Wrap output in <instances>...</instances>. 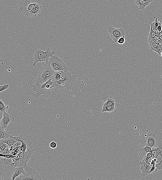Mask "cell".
<instances>
[{
    "label": "cell",
    "mask_w": 162,
    "mask_h": 180,
    "mask_svg": "<svg viewBox=\"0 0 162 180\" xmlns=\"http://www.w3.org/2000/svg\"><path fill=\"white\" fill-rule=\"evenodd\" d=\"M55 52L54 51H51L48 48L46 51H44L38 49L36 51L34 54V63L33 66H35L38 62H46V63L49 62L50 57H53Z\"/></svg>",
    "instance_id": "5b68a950"
},
{
    "label": "cell",
    "mask_w": 162,
    "mask_h": 180,
    "mask_svg": "<svg viewBox=\"0 0 162 180\" xmlns=\"http://www.w3.org/2000/svg\"><path fill=\"white\" fill-rule=\"evenodd\" d=\"M157 44L155 41H152L149 43V50L151 52L155 51L157 47Z\"/></svg>",
    "instance_id": "cb8c5ba5"
},
{
    "label": "cell",
    "mask_w": 162,
    "mask_h": 180,
    "mask_svg": "<svg viewBox=\"0 0 162 180\" xmlns=\"http://www.w3.org/2000/svg\"><path fill=\"white\" fill-rule=\"evenodd\" d=\"M76 79V75H72L70 71L55 72L52 78L53 90L57 93L65 89L71 90Z\"/></svg>",
    "instance_id": "6da1fadb"
},
{
    "label": "cell",
    "mask_w": 162,
    "mask_h": 180,
    "mask_svg": "<svg viewBox=\"0 0 162 180\" xmlns=\"http://www.w3.org/2000/svg\"><path fill=\"white\" fill-rule=\"evenodd\" d=\"M159 39L160 41H162V35L159 37Z\"/></svg>",
    "instance_id": "b9f144b4"
},
{
    "label": "cell",
    "mask_w": 162,
    "mask_h": 180,
    "mask_svg": "<svg viewBox=\"0 0 162 180\" xmlns=\"http://www.w3.org/2000/svg\"><path fill=\"white\" fill-rule=\"evenodd\" d=\"M152 148L149 146L146 145L145 147L140 149V152L141 154L143 156H145L147 155L148 152H151Z\"/></svg>",
    "instance_id": "ffe728a7"
},
{
    "label": "cell",
    "mask_w": 162,
    "mask_h": 180,
    "mask_svg": "<svg viewBox=\"0 0 162 180\" xmlns=\"http://www.w3.org/2000/svg\"><path fill=\"white\" fill-rule=\"evenodd\" d=\"M161 56L162 57V53H161Z\"/></svg>",
    "instance_id": "f6af8a7d"
},
{
    "label": "cell",
    "mask_w": 162,
    "mask_h": 180,
    "mask_svg": "<svg viewBox=\"0 0 162 180\" xmlns=\"http://www.w3.org/2000/svg\"><path fill=\"white\" fill-rule=\"evenodd\" d=\"M24 173L17 177L16 180H42L41 177L34 169L26 166L23 167Z\"/></svg>",
    "instance_id": "8992f818"
},
{
    "label": "cell",
    "mask_w": 162,
    "mask_h": 180,
    "mask_svg": "<svg viewBox=\"0 0 162 180\" xmlns=\"http://www.w3.org/2000/svg\"><path fill=\"white\" fill-rule=\"evenodd\" d=\"M55 71L52 68L49 62L46 63L42 68L37 79L35 82V84L42 85L44 83L52 79Z\"/></svg>",
    "instance_id": "277c9868"
},
{
    "label": "cell",
    "mask_w": 162,
    "mask_h": 180,
    "mask_svg": "<svg viewBox=\"0 0 162 180\" xmlns=\"http://www.w3.org/2000/svg\"><path fill=\"white\" fill-rule=\"evenodd\" d=\"M156 147H158V150L156 153L153 156V157L154 158H156V156L162 153V143L159 142L157 143V145L156 146Z\"/></svg>",
    "instance_id": "d4e9b609"
},
{
    "label": "cell",
    "mask_w": 162,
    "mask_h": 180,
    "mask_svg": "<svg viewBox=\"0 0 162 180\" xmlns=\"http://www.w3.org/2000/svg\"><path fill=\"white\" fill-rule=\"evenodd\" d=\"M155 167L158 170H162V153L156 156Z\"/></svg>",
    "instance_id": "ac0fdd59"
},
{
    "label": "cell",
    "mask_w": 162,
    "mask_h": 180,
    "mask_svg": "<svg viewBox=\"0 0 162 180\" xmlns=\"http://www.w3.org/2000/svg\"><path fill=\"white\" fill-rule=\"evenodd\" d=\"M104 106H115V102L112 97H110L108 98L107 101L103 105Z\"/></svg>",
    "instance_id": "44dd1931"
},
{
    "label": "cell",
    "mask_w": 162,
    "mask_h": 180,
    "mask_svg": "<svg viewBox=\"0 0 162 180\" xmlns=\"http://www.w3.org/2000/svg\"><path fill=\"white\" fill-rule=\"evenodd\" d=\"M160 40H157V41H155V43H156L157 44V45H158V44H159V43H160Z\"/></svg>",
    "instance_id": "ab89813d"
},
{
    "label": "cell",
    "mask_w": 162,
    "mask_h": 180,
    "mask_svg": "<svg viewBox=\"0 0 162 180\" xmlns=\"http://www.w3.org/2000/svg\"><path fill=\"white\" fill-rule=\"evenodd\" d=\"M9 85L8 84H6L3 86H0V92H1L5 90H7L9 88Z\"/></svg>",
    "instance_id": "d6a6232c"
},
{
    "label": "cell",
    "mask_w": 162,
    "mask_h": 180,
    "mask_svg": "<svg viewBox=\"0 0 162 180\" xmlns=\"http://www.w3.org/2000/svg\"><path fill=\"white\" fill-rule=\"evenodd\" d=\"M5 130L3 128L0 126V139H6L12 136V135L8 134Z\"/></svg>",
    "instance_id": "d6986e66"
},
{
    "label": "cell",
    "mask_w": 162,
    "mask_h": 180,
    "mask_svg": "<svg viewBox=\"0 0 162 180\" xmlns=\"http://www.w3.org/2000/svg\"><path fill=\"white\" fill-rule=\"evenodd\" d=\"M159 40V37L158 35H156L153 39V41H155Z\"/></svg>",
    "instance_id": "f35d334b"
},
{
    "label": "cell",
    "mask_w": 162,
    "mask_h": 180,
    "mask_svg": "<svg viewBox=\"0 0 162 180\" xmlns=\"http://www.w3.org/2000/svg\"><path fill=\"white\" fill-rule=\"evenodd\" d=\"M5 173L7 176L9 177L12 180H15L17 177L24 173V168L23 167H16Z\"/></svg>",
    "instance_id": "7c38bea8"
},
{
    "label": "cell",
    "mask_w": 162,
    "mask_h": 180,
    "mask_svg": "<svg viewBox=\"0 0 162 180\" xmlns=\"http://www.w3.org/2000/svg\"><path fill=\"white\" fill-rule=\"evenodd\" d=\"M157 29L158 33L162 31V25L161 21L160 22V24Z\"/></svg>",
    "instance_id": "74e56055"
},
{
    "label": "cell",
    "mask_w": 162,
    "mask_h": 180,
    "mask_svg": "<svg viewBox=\"0 0 162 180\" xmlns=\"http://www.w3.org/2000/svg\"><path fill=\"white\" fill-rule=\"evenodd\" d=\"M158 143L157 137L155 134L150 133L147 134L146 145L151 148L155 147Z\"/></svg>",
    "instance_id": "5bb4252c"
},
{
    "label": "cell",
    "mask_w": 162,
    "mask_h": 180,
    "mask_svg": "<svg viewBox=\"0 0 162 180\" xmlns=\"http://www.w3.org/2000/svg\"><path fill=\"white\" fill-rule=\"evenodd\" d=\"M137 6L141 10H145L146 6L153 2L152 1H146V0H134Z\"/></svg>",
    "instance_id": "2e32d148"
},
{
    "label": "cell",
    "mask_w": 162,
    "mask_h": 180,
    "mask_svg": "<svg viewBox=\"0 0 162 180\" xmlns=\"http://www.w3.org/2000/svg\"><path fill=\"white\" fill-rule=\"evenodd\" d=\"M22 145V143L21 142H20L19 140H18V141L16 143H15L14 145H13L10 147V151H11L15 148L19 147V146H21Z\"/></svg>",
    "instance_id": "83f0119b"
},
{
    "label": "cell",
    "mask_w": 162,
    "mask_h": 180,
    "mask_svg": "<svg viewBox=\"0 0 162 180\" xmlns=\"http://www.w3.org/2000/svg\"><path fill=\"white\" fill-rule=\"evenodd\" d=\"M155 52H156L157 53L159 56H161L162 53L161 46L158 45Z\"/></svg>",
    "instance_id": "836d02e7"
},
{
    "label": "cell",
    "mask_w": 162,
    "mask_h": 180,
    "mask_svg": "<svg viewBox=\"0 0 162 180\" xmlns=\"http://www.w3.org/2000/svg\"><path fill=\"white\" fill-rule=\"evenodd\" d=\"M9 108V106H6L4 101L1 100V101H0V111H1L0 113H3L4 112L7 111Z\"/></svg>",
    "instance_id": "603a6c76"
},
{
    "label": "cell",
    "mask_w": 162,
    "mask_h": 180,
    "mask_svg": "<svg viewBox=\"0 0 162 180\" xmlns=\"http://www.w3.org/2000/svg\"><path fill=\"white\" fill-rule=\"evenodd\" d=\"M18 141V137H14L12 136L6 139H1L0 140V144L5 143L8 145L9 147H10L14 145Z\"/></svg>",
    "instance_id": "9a60e30c"
},
{
    "label": "cell",
    "mask_w": 162,
    "mask_h": 180,
    "mask_svg": "<svg viewBox=\"0 0 162 180\" xmlns=\"http://www.w3.org/2000/svg\"><path fill=\"white\" fill-rule=\"evenodd\" d=\"M15 160L13 158H7L2 156L0 158L1 173L6 172L15 168Z\"/></svg>",
    "instance_id": "9c48e42d"
},
{
    "label": "cell",
    "mask_w": 162,
    "mask_h": 180,
    "mask_svg": "<svg viewBox=\"0 0 162 180\" xmlns=\"http://www.w3.org/2000/svg\"><path fill=\"white\" fill-rule=\"evenodd\" d=\"M151 148H152V150H151V153H152L153 156L157 152L158 148V147H152Z\"/></svg>",
    "instance_id": "8d00e7d4"
},
{
    "label": "cell",
    "mask_w": 162,
    "mask_h": 180,
    "mask_svg": "<svg viewBox=\"0 0 162 180\" xmlns=\"http://www.w3.org/2000/svg\"><path fill=\"white\" fill-rule=\"evenodd\" d=\"M110 36L112 40L117 42L118 39L122 36H125V32L122 28H116L110 26L108 28Z\"/></svg>",
    "instance_id": "8fae6325"
},
{
    "label": "cell",
    "mask_w": 162,
    "mask_h": 180,
    "mask_svg": "<svg viewBox=\"0 0 162 180\" xmlns=\"http://www.w3.org/2000/svg\"><path fill=\"white\" fill-rule=\"evenodd\" d=\"M20 146H19L16 148H15L14 149H13L11 152L10 154L13 155L14 156H17L20 152Z\"/></svg>",
    "instance_id": "4316f807"
},
{
    "label": "cell",
    "mask_w": 162,
    "mask_h": 180,
    "mask_svg": "<svg viewBox=\"0 0 162 180\" xmlns=\"http://www.w3.org/2000/svg\"><path fill=\"white\" fill-rule=\"evenodd\" d=\"M10 148L9 147H7L4 151L3 154H10L11 153V151L10 150Z\"/></svg>",
    "instance_id": "e575fe53"
},
{
    "label": "cell",
    "mask_w": 162,
    "mask_h": 180,
    "mask_svg": "<svg viewBox=\"0 0 162 180\" xmlns=\"http://www.w3.org/2000/svg\"><path fill=\"white\" fill-rule=\"evenodd\" d=\"M156 35L155 33H154L152 31H150V32L148 35V38L147 41L149 43L152 41L153 39Z\"/></svg>",
    "instance_id": "484cf974"
},
{
    "label": "cell",
    "mask_w": 162,
    "mask_h": 180,
    "mask_svg": "<svg viewBox=\"0 0 162 180\" xmlns=\"http://www.w3.org/2000/svg\"><path fill=\"white\" fill-rule=\"evenodd\" d=\"M158 35L159 37H160V36L162 35V31L158 33Z\"/></svg>",
    "instance_id": "60d3db41"
},
{
    "label": "cell",
    "mask_w": 162,
    "mask_h": 180,
    "mask_svg": "<svg viewBox=\"0 0 162 180\" xmlns=\"http://www.w3.org/2000/svg\"><path fill=\"white\" fill-rule=\"evenodd\" d=\"M18 140L21 142L20 151L32 157L36 150V141L32 135L26 134L21 135L18 137Z\"/></svg>",
    "instance_id": "7a4b0ae2"
},
{
    "label": "cell",
    "mask_w": 162,
    "mask_h": 180,
    "mask_svg": "<svg viewBox=\"0 0 162 180\" xmlns=\"http://www.w3.org/2000/svg\"><path fill=\"white\" fill-rule=\"evenodd\" d=\"M146 1H151L153 2V0H146Z\"/></svg>",
    "instance_id": "7bdbcfd3"
},
{
    "label": "cell",
    "mask_w": 162,
    "mask_h": 180,
    "mask_svg": "<svg viewBox=\"0 0 162 180\" xmlns=\"http://www.w3.org/2000/svg\"><path fill=\"white\" fill-rule=\"evenodd\" d=\"M125 42V36H123L122 37L120 38L117 41V43L120 44H124Z\"/></svg>",
    "instance_id": "1f68e13d"
},
{
    "label": "cell",
    "mask_w": 162,
    "mask_h": 180,
    "mask_svg": "<svg viewBox=\"0 0 162 180\" xmlns=\"http://www.w3.org/2000/svg\"><path fill=\"white\" fill-rule=\"evenodd\" d=\"M31 158L30 156L24 152L21 151L16 156L15 160V168L16 167H23L27 166L28 162Z\"/></svg>",
    "instance_id": "30bf717a"
},
{
    "label": "cell",
    "mask_w": 162,
    "mask_h": 180,
    "mask_svg": "<svg viewBox=\"0 0 162 180\" xmlns=\"http://www.w3.org/2000/svg\"><path fill=\"white\" fill-rule=\"evenodd\" d=\"M50 147L52 149H55L56 148L57 143L53 141L50 143Z\"/></svg>",
    "instance_id": "d590c367"
},
{
    "label": "cell",
    "mask_w": 162,
    "mask_h": 180,
    "mask_svg": "<svg viewBox=\"0 0 162 180\" xmlns=\"http://www.w3.org/2000/svg\"><path fill=\"white\" fill-rule=\"evenodd\" d=\"M14 121V118L13 116L10 115L6 112L3 113L2 119L0 121V126L5 129H6L8 126L10 122Z\"/></svg>",
    "instance_id": "4fadbf2b"
},
{
    "label": "cell",
    "mask_w": 162,
    "mask_h": 180,
    "mask_svg": "<svg viewBox=\"0 0 162 180\" xmlns=\"http://www.w3.org/2000/svg\"><path fill=\"white\" fill-rule=\"evenodd\" d=\"M0 156H2L7 158H13L15 159L16 157V156H14L12 154H0Z\"/></svg>",
    "instance_id": "4dcf8cb0"
},
{
    "label": "cell",
    "mask_w": 162,
    "mask_h": 180,
    "mask_svg": "<svg viewBox=\"0 0 162 180\" xmlns=\"http://www.w3.org/2000/svg\"><path fill=\"white\" fill-rule=\"evenodd\" d=\"M52 68L55 72H69V70L63 61L59 57L53 56L50 57L49 61Z\"/></svg>",
    "instance_id": "52a82bcc"
},
{
    "label": "cell",
    "mask_w": 162,
    "mask_h": 180,
    "mask_svg": "<svg viewBox=\"0 0 162 180\" xmlns=\"http://www.w3.org/2000/svg\"><path fill=\"white\" fill-rule=\"evenodd\" d=\"M114 109L115 106H104L103 105L101 111L103 113L104 112H110L113 111Z\"/></svg>",
    "instance_id": "7402d4cb"
},
{
    "label": "cell",
    "mask_w": 162,
    "mask_h": 180,
    "mask_svg": "<svg viewBox=\"0 0 162 180\" xmlns=\"http://www.w3.org/2000/svg\"><path fill=\"white\" fill-rule=\"evenodd\" d=\"M31 86L33 87L34 92H36L35 97L37 98H38L41 95H43L46 97H48L51 95L52 91L53 90V86L52 79L42 85L36 84Z\"/></svg>",
    "instance_id": "3957f363"
},
{
    "label": "cell",
    "mask_w": 162,
    "mask_h": 180,
    "mask_svg": "<svg viewBox=\"0 0 162 180\" xmlns=\"http://www.w3.org/2000/svg\"><path fill=\"white\" fill-rule=\"evenodd\" d=\"M161 51H162V45L161 46Z\"/></svg>",
    "instance_id": "ee69618b"
},
{
    "label": "cell",
    "mask_w": 162,
    "mask_h": 180,
    "mask_svg": "<svg viewBox=\"0 0 162 180\" xmlns=\"http://www.w3.org/2000/svg\"><path fill=\"white\" fill-rule=\"evenodd\" d=\"M32 0H20L19 3V11L22 14L28 16L29 13L38 4L32 2Z\"/></svg>",
    "instance_id": "ba28073f"
},
{
    "label": "cell",
    "mask_w": 162,
    "mask_h": 180,
    "mask_svg": "<svg viewBox=\"0 0 162 180\" xmlns=\"http://www.w3.org/2000/svg\"><path fill=\"white\" fill-rule=\"evenodd\" d=\"M42 9V7L40 4H38L29 13L28 17H34L41 12Z\"/></svg>",
    "instance_id": "e0dca14e"
},
{
    "label": "cell",
    "mask_w": 162,
    "mask_h": 180,
    "mask_svg": "<svg viewBox=\"0 0 162 180\" xmlns=\"http://www.w3.org/2000/svg\"><path fill=\"white\" fill-rule=\"evenodd\" d=\"M9 147V146L8 145L6 144H5V143H4V144H0V153L3 154L4 150L6 149L7 147Z\"/></svg>",
    "instance_id": "f1b7e54d"
},
{
    "label": "cell",
    "mask_w": 162,
    "mask_h": 180,
    "mask_svg": "<svg viewBox=\"0 0 162 180\" xmlns=\"http://www.w3.org/2000/svg\"><path fill=\"white\" fill-rule=\"evenodd\" d=\"M159 24H160V22H158L157 18H156L155 21H154L153 23H151L150 22V25L152 26L153 27L156 28H157L158 26L159 25Z\"/></svg>",
    "instance_id": "f546056e"
}]
</instances>
